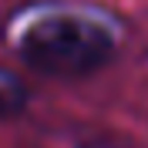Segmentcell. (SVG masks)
<instances>
[{
	"instance_id": "1",
	"label": "cell",
	"mask_w": 148,
	"mask_h": 148,
	"mask_svg": "<svg viewBox=\"0 0 148 148\" xmlns=\"http://www.w3.org/2000/svg\"><path fill=\"white\" fill-rule=\"evenodd\" d=\"M14 54L40 74H91L108 64L118 34L111 20L84 7L44 3V7L20 10L7 27Z\"/></svg>"
},
{
	"instance_id": "2",
	"label": "cell",
	"mask_w": 148,
	"mask_h": 148,
	"mask_svg": "<svg viewBox=\"0 0 148 148\" xmlns=\"http://www.w3.org/2000/svg\"><path fill=\"white\" fill-rule=\"evenodd\" d=\"M27 108V88L17 74L0 67V118H14Z\"/></svg>"
}]
</instances>
